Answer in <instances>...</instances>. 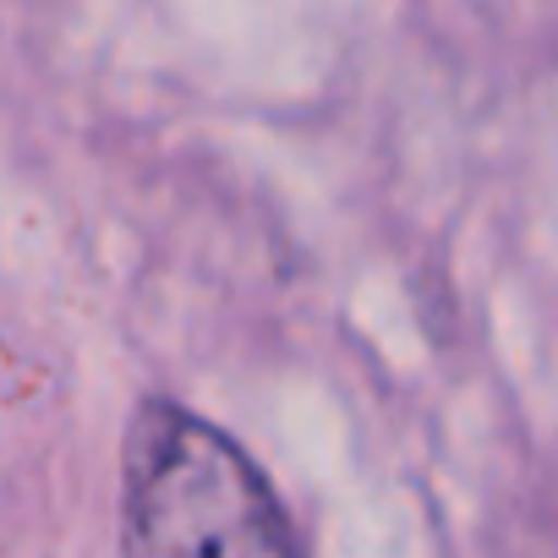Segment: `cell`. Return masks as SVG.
Masks as SVG:
<instances>
[{"label": "cell", "instance_id": "6da1fadb", "mask_svg": "<svg viewBox=\"0 0 558 558\" xmlns=\"http://www.w3.org/2000/svg\"><path fill=\"white\" fill-rule=\"evenodd\" d=\"M132 553H296V531L257 465L181 405H143L126 438Z\"/></svg>", "mask_w": 558, "mask_h": 558}]
</instances>
